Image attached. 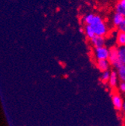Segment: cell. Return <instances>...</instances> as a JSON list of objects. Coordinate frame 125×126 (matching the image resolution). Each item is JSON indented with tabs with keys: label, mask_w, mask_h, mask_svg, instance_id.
<instances>
[{
	"label": "cell",
	"mask_w": 125,
	"mask_h": 126,
	"mask_svg": "<svg viewBox=\"0 0 125 126\" xmlns=\"http://www.w3.org/2000/svg\"><path fill=\"white\" fill-rule=\"evenodd\" d=\"M95 32V35L98 36H103L106 32V27L103 21L91 26Z\"/></svg>",
	"instance_id": "2"
},
{
	"label": "cell",
	"mask_w": 125,
	"mask_h": 126,
	"mask_svg": "<svg viewBox=\"0 0 125 126\" xmlns=\"http://www.w3.org/2000/svg\"><path fill=\"white\" fill-rule=\"evenodd\" d=\"M118 26L121 32H125V20L123 22H121Z\"/></svg>",
	"instance_id": "16"
},
{
	"label": "cell",
	"mask_w": 125,
	"mask_h": 126,
	"mask_svg": "<svg viewBox=\"0 0 125 126\" xmlns=\"http://www.w3.org/2000/svg\"><path fill=\"white\" fill-rule=\"evenodd\" d=\"M125 20L124 16L122 14H120L118 13H115L114 15V18H113V22L115 26H118L121 22H123Z\"/></svg>",
	"instance_id": "8"
},
{
	"label": "cell",
	"mask_w": 125,
	"mask_h": 126,
	"mask_svg": "<svg viewBox=\"0 0 125 126\" xmlns=\"http://www.w3.org/2000/svg\"><path fill=\"white\" fill-rule=\"evenodd\" d=\"M109 76H110V74H109V72L108 71H103V74H102V79H103V80H104V81L109 80Z\"/></svg>",
	"instance_id": "15"
},
{
	"label": "cell",
	"mask_w": 125,
	"mask_h": 126,
	"mask_svg": "<svg viewBox=\"0 0 125 126\" xmlns=\"http://www.w3.org/2000/svg\"><path fill=\"white\" fill-rule=\"evenodd\" d=\"M118 75L121 80L124 81L125 80V65H122L120 68H118Z\"/></svg>",
	"instance_id": "13"
},
{
	"label": "cell",
	"mask_w": 125,
	"mask_h": 126,
	"mask_svg": "<svg viewBox=\"0 0 125 126\" xmlns=\"http://www.w3.org/2000/svg\"><path fill=\"white\" fill-rule=\"evenodd\" d=\"M112 102H113V104H114L115 107L117 108L118 110H121V107H122V105L124 104L123 101H122V99L118 95H115L112 98Z\"/></svg>",
	"instance_id": "7"
},
{
	"label": "cell",
	"mask_w": 125,
	"mask_h": 126,
	"mask_svg": "<svg viewBox=\"0 0 125 126\" xmlns=\"http://www.w3.org/2000/svg\"><path fill=\"white\" fill-rule=\"evenodd\" d=\"M98 68L102 71H107L109 68V62L106 59L104 60H99L98 61Z\"/></svg>",
	"instance_id": "9"
},
{
	"label": "cell",
	"mask_w": 125,
	"mask_h": 126,
	"mask_svg": "<svg viewBox=\"0 0 125 126\" xmlns=\"http://www.w3.org/2000/svg\"><path fill=\"white\" fill-rule=\"evenodd\" d=\"M80 32H83V30L82 29H80Z\"/></svg>",
	"instance_id": "18"
},
{
	"label": "cell",
	"mask_w": 125,
	"mask_h": 126,
	"mask_svg": "<svg viewBox=\"0 0 125 126\" xmlns=\"http://www.w3.org/2000/svg\"><path fill=\"white\" fill-rule=\"evenodd\" d=\"M85 33L87 35V36L89 38H91L95 36V32H94V29L93 28L89 26V25H87L86 27H85Z\"/></svg>",
	"instance_id": "11"
},
{
	"label": "cell",
	"mask_w": 125,
	"mask_h": 126,
	"mask_svg": "<svg viewBox=\"0 0 125 126\" xmlns=\"http://www.w3.org/2000/svg\"><path fill=\"white\" fill-rule=\"evenodd\" d=\"M96 56L98 60H107L109 56V50L104 47H100L95 48Z\"/></svg>",
	"instance_id": "3"
},
{
	"label": "cell",
	"mask_w": 125,
	"mask_h": 126,
	"mask_svg": "<svg viewBox=\"0 0 125 126\" xmlns=\"http://www.w3.org/2000/svg\"><path fill=\"white\" fill-rule=\"evenodd\" d=\"M120 89L122 92H124L125 91V83L124 82H122L121 84H120Z\"/></svg>",
	"instance_id": "17"
},
{
	"label": "cell",
	"mask_w": 125,
	"mask_h": 126,
	"mask_svg": "<svg viewBox=\"0 0 125 126\" xmlns=\"http://www.w3.org/2000/svg\"><path fill=\"white\" fill-rule=\"evenodd\" d=\"M92 44L95 45V47H103L105 41L103 36H98V35H95L93 38H91Z\"/></svg>",
	"instance_id": "4"
},
{
	"label": "cell",
	"mask_w": 125,
	"mask_h": 126,
	"mask_svg": "<svg viewBox=\"0 0 125 126\" xmlns=\"http://www.w3.org/2000/svg\"><path fill=\"white\" fill-rule=\"evenodd\" d=\"M118 56L119 61L124 65L125 63V48L124 46H121L120 48L118 50Z\"/></svg>",
	"instance_id": "6"
},
{
	"label": "cell",
	"mask_w": 125,
	"mask_h": 126,
	"mask_svg": "<svg viewBox=\"0 0 125 126\" xmlns=\"http://www.w3.org/2000/svg\"><path fill=\"white\" fill-rule=\"evenodd\" d=\"M116 13L125 15V0H120L116 6Z\"/></svg>",
	"instance_id": "5"
},
{
	"label": "cell",
	"mask_w": 125,
	"mask_h": 126,
	"mask_svg": "<svg viewBox=\"0 0 125 126\" xmlns=\"http://www.w3.org/2000/svg\"><path fill=\"white\" fill-rule=\"evenodd\" d=\"M109 83L112 86H115L116 84H117V82H118V77H117V73L115 71H113L110 76H109Z\"/></svg>",
	"instance_id": "10"
},
{
	"label": "cell",
	"mask_w": 125,
	"mask_h": 126,
	"mask_svg": "<svg viewBox=\"0 0 125 126\" xmlns=\"http://www.w3.org/2000/svg\"><path fill=\"white\" fill-rule=\"evenodd\" d=\"M118 44L121 46H124L125 44V32H121L118 34Z\"/></svg>",
	"instance_id": "12"
},
{
	"label": "cell",
	"mask_w": 125,
	"mask_h": 126,
	"mask_svg": "<svg viewBox=\"0 0 125 126\" xmlns=\"http://www.w3.org/2000/svg\"><path fill=\"white\" fill-rule=\"evenodd\" d=\"M108 59L112 65H113L116 68H120L121 66L124 65L122 63L119 61L118 56V50L116 48H112L109 50V56Z\"/></svg>",
	"instance_id": "1"
},
{
	"label": "cell",
	"mask_w": 125,
	"mask_h": 126,
	"mask_svg": "<svg viewBox=\"0 0 125 126\" xmlns=\"http://www.w3.org/2000/svg\"><path fill=\"white\" fill-rule=\"evenodd\" d=\"M94 14H88V15H86L85 17V18H84V20H85V22L87 23V25H91V23H92V20H93V19H94Z\"/></svg>",
	"instance_id": "14"
}]
</instances>
